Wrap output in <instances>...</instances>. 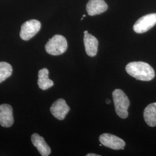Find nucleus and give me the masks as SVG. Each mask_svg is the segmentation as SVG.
Segmentation results:
<instances>
[{"label":"nucleus","instance_id":"obj_1","mask_svg":"<svg viewBox=\"0 0 156 156\" xmlns=\"http://www.w3.org/2000/svg\"><path fill=\"white\" fill-rule=\"evenodd\" d=\"M126 70L130 76L142 81H150L155 77L153 68L145 62H129L126 67Z\"/></svg>","mask_w":156,"mask_h":156},{"label":"nucleus","instance_id":"obj_2","mask_svg":"<svg viewBox=\"0 0 156 156\" xmlns=\"http://www.w3.org/2000/svg\"><path fill=\"white\" fill-rule=\"evenodd\" d=\"M112 96L117 115L122 119H126L128 117V109L130 105L128 97L120 89L115 90Z\"/></svg>","mask_w":156,"mask_h":156},{"label":"nucleus","instance_id":"obj_3","mask_svg":"<svg viewBox=\"0 0 156 156\" xmlns=\"http://www.w3.org/2000/svg\"><path fill=\"white\" fill-rule=\"evenodd\" d=\"M67 40L61 35H55L50 38L45 45L46 51L52 56L63 54L67 49Z\"/></svg>","mask_w":156,"mask_h":156},{"label":"nucleus","instance_id":"obj_4","mask_svg":"<svg viewBox=\"0 0 156 156\" xmlns=\"http://www.w3.org/2000/svg\"><path fill=\"white\" fill-rule=\"evenodd\" d=\"M41 27V24L38 20L35 19L30 20L23 24L20 37L23 40H30L39 32Z\"/></svg>","mask_w":156,"mask_h":156},{"label":"nucleus","instance_id":"obj_5","mask_svg":"<svg viewBox=\"0 0 156 156\" xmlns=\"http://www.w3.org/2000/svg\"><path fill=\"white\" fill-rule=\"evenodd\" d=\"M156 24V13L147 14L140 18L134 24V31L138 34L145 33Z\"/></svg>","mask_w":156,"mask_h":156},{"label":"nucleus","instance_id":"obj_6","mask_svg":"<svg viewBox=\"0 0 156 156\" xmlns=\"http://www.w3.org/2000/svg\"><path fill=\"white\" fill-rule=\"evenodd\" d=\"M99 140L102 145L113 150H123L126 145L125 142L122 139L113 134H102Z\"/></svg>","mask_w":156,"mask_h":156},{"label":"nucleus","instance_id":"obj_7","mask_svg":"<svg viewBox=\"0 0 156 156\" xmlns=\"http://www.w3.org/2000/svg\"><path fill=\"white\" fill-rule=\"evenodd\" d=\"M50 110L54 117L59 120H62L70 111V108L67 105L66 101L60 98L52 104Z\"/></svg>","mask_w":156,"mask_h":156},{"label":"nucleus","instance_id":"obj_8","mask_svg":"<svg viewBox=\"0 0 156 156\" xmlns=\"http://www.w3.org/2000/svg\"><path fill=\"white\" fill-rule=\"evenodd\" d=\"M14 123L13 109L10 105H0V125L4 127H10Z\"/></svg>","mask_w":156,"mask_h":156},{"label":"nucleus","instance_id":"obj_9","mask_svg":"<svg viewBox=\"0 0 156 156\" xmlns=\"http://www.w3.org/2000/svg\"><path fill=\"white\" fill-rule=\"evenodd\" d=\"M108 9L104 0H89L86 5V11L90 16H95L104 13Z\"/></svg>","mask_w":156,"mask_h":156},{"label":"nucleus","instance_id":"obj_10","mask_svg":"<svg viewBox=\"0 0 156 156\" xmlns=\"http://www.w3.org/2000/svg\"><path fill=\"white\" fill-rule=\"evenodd\" d=\"M83 41L87 55L90 57L96 56L98 46V41L97 39L94 36L88 33L84 35Z\"/></svg>","mask_w":156,"mask_h":156},{"label":"nucleus","instance_id":"obj_11","mask_svg":"<svg viewBox=\"0 0 156 156\" xmlns=\"http://www.w3.org/2000/svg\"><path fill=\"white\" fill-rule=\"evenodd\" d=\"M31 142L34 146L38 149V151L42 156H48L51 153L50 147L46 143L43 137L41 136L39 134L35 133L31 136Z\"/></svg>","mask_w":156,"mask_h":156},{"label":"nucleus","instance_id":"obj_12","mask_svg":"<svg viewBox=\"0 0 156 156\" xmlns=\"http://www.w3.org/2000/svg\"><path fill=\"white\" fill-rule=\"evenodd\" d=\"M145 122L150 127L156 126V102L146 106L144 112Z\"/></svg>","mask_w":156,"mask_h":156},{"label":"nucleus","instance_id":"obj_13","mask_svg":"<svg viewBox=\"0 0 156 156\" xmlns=\"http://www.w3.org/2000/svg\"><path fill=\"white\" fill-rule=\"evenodd\" d=\"M48 76L49 71L47 68H43L39 70L38 73V84L41 89L46 90L53 86V82L50 80Z\"/></svg>","mask_w":156,"mask_h":156},{"label":"nucleus","instance_id":"obj_14","mask_svg":"<svg viewBox=\"0 0 156 156\" xmlns=\"http://www.w3.org/2000/svg\"><path fill=\"white\" fill-rule=\"evenodd\" d=\"M12 67L6 62H0V83L11 76Z\"/></svg>","mask_w":156,"mask_h":156},{"label":"nucleus","instance_id":"obj_15","mask_svg":"<svg viewBox=\"0 0 156 156\" xmlns=\"http://www.w3.org/2000/svg\"><path fill=\"white\" fill-rule=\"evenodd\" d=\"M100 155L97 154H94V153H89L86 154V156H100Z\"/></svg>","mask_w":156,"mask_h":156},{"label":"nucleus","instance_id":"obj_16","mask_svg":"<svg viewBox=\"0 0 156 156\" xmlns=\"http://www.w3.org/2000/svg\"><path fill=\"white\" fill-rule=\"evenodd\" d=\"M106 104H109L110 103H111V101L110 100H109V99H107L106 100Z\"/></svg>","mask_w":156,"mask_h":156},{"label":"nucleus","instance_id":"obj_17","mask_svg":"<svg viewBox=\"0 0 156 156\" xmlns=\"http://www.w3.org/2000/svg\"><path fill=\"white\" fill-rule=\"evenodd\" d=\"M87 33H88V31H87V30H86V31H84V35Z\"/></svg>","mask_w":156,"mask_h":156},{"label":"nucleus","instance_id":"obj_18","mask_svg":"<svg viewBox=\"0 0 156 156\" xmlns=\"http://www.w3.org/2000/svg\"><path fill=\"white\" fill-rule=\"evenodd\" d=\"M86 16V15H83V17H85Z\"/></svg>","mask_w":156,"mask_h":156},{"label":"nucleus","instance_id":"obj_19","mask_svg":"<svg viewBox=\"0 0 156 156\" xmlns=\"http://www.w3.org/2000/svg\"><path fill=\"white\" fill-rule=\"evenodd\" d=\"M83 20V17H82V18H81V20Z\"/></svg>","mask_w":156,"mask_h":156},{"label":"nucleus","instance_id":"obj_20","mask_svg":"<svg viewBox=\"0 0 156 156\" xmlns=\"http://www.w3.org/2000/svg\"><path fill=\"white\" fill-rule=\"evenodd\" d=\"M102 144H101L100 145V146H102Z\"/></svg>","mask_w":156,"mask_h":156}]
</instances>
